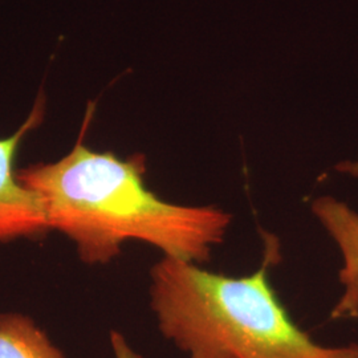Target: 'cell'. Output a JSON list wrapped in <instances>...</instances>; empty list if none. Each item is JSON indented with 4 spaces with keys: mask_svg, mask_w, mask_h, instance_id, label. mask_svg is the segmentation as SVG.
I'll list each match as a JSON object with an SVG mask.
<instances>
[{
    "mask_svg": "<svg viewBox=\"0 0 358 358\" xmlns=\"http://www.w3.org/2000/svg\"><path fill=\"white\" fill-rule=\"evenodd\" d=\"M115 353L118 358H138L133 352H130L124 343H117L115 345Z\"/></svg>",
    "mask_w": 358,
    "mask_h": 358,
    "instance_id": "6",
    "label": "cell"
},
{
    "mask_svg": "<svg viewBox=\"0 0 358 358\" xmlns=\"http://www.w3.org/2000/svg\"><path fill=\"white\" fill-rule=\"evenodd\" d=\"M90 103L75 146L63 158L17 170V178L44 207L50 230L76 245L87 264H106L128 241H141L164 255L195 264L211 259L224 241L229 213L215 206H182L157 196L145 185L146 159L96 152L84 142Z\"/></svg>",
    "mask_w": 358,
    "mask_h": 358,
    "instance_id": "1",
    "label": "cell"
},
{
    "mask_svg": "<svg viewBox=\"0 0 358 358\" xmlns=\"http://www.w3.org/2000/svg\"><path fill=\"white\" fill-rule=\"evenodd\" d=\"M349 169H358V164ZM312 211L334 239L344 259L340 280L345 292L333 309L332 319L358 317V214L332 196L316 199Z\"/></svg>",
    "mask_w": 358,
    "mask_h": 358,
    "instance_id": "4",
    "label": "cell"
},
{
    "mask_svg": "<svg viewBox=\"0 0 358 358\" xmlns=\"http://www.w3.org/2000/svg\"><path fill=\"white\" fill-rule=\"evenodd\" d=\"M260 268L242 278L164 256L152 271L150 304L161 333L189 358H358V344H317L269 282L280 243L263 234Z\"/></svg>",
    "mask_w": 358,
    "mask_h": 358,
    "instance_id": "2",
    "label": "cell"
},
{
    "mask_svg": "<svg viewBox=\"0 0 358 358\" xmlns=\"http://www.w3.org/2000/svg\"><path fill=\"white\" fill-rule=\"evenodd\" d=\"M0 358H65L36 322L26 315H0Z\"/></svg>",
    "mask_w": 358,
    "mask_h": 358,
    "instance_id": "5",
    "label": "cell"
},
{
    "mask_svg": "<svg viewBox=\"0 0 358 358\" xmlns=\"http://www.w3.org/2000/svg\"><path fill=\"white\" fill-rule=\"evenodd\" d=\"M45 109V96L40 93L24 122L0 138V244L38 238L50 231L41 201L19 180L15 169L22 142L43 124Z\"/></svg>",
    "mask_w": 358,
    "mask_h": 358,
    "instance_id": "3",
    "label": "cell"
}]
</instances>
